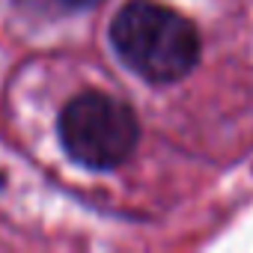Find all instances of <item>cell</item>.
I'll return each instance as SVG.
<instances>
[{"instance_id": "cell-2", "label": "cell", "mask_w": 253, "mask_h": 253, "mask_svg": "<svg viewBox=\"0 0 253 253\" xmlns=\"http://www.w3.org/2000/svg\"><path fill=\"white\" fill-rule=\"evenodd\" d=\"M66 155L95 173L116 170L128 161L140 140V122L131 104L107 92L86 89L66 101L57 119Z\"/></svg>"}, {"instance_id": "cell-3", "label": "cell", "mask_w": 253, "mask_h": 253, "mask_svg": "<svg viewBox=\"0 0 253 253\" xmlns=\"http://www.w3.org/2000/svg\"><path fill=\"white\" fill-rule=\"evenodd\" d=\"M63 6H69V9H86V6H95L98 0H60Z\"/></svg>"}, {"instance_id": "cell-1", "label": "cell", "mask_w": 253, "mask_h": 253, "mask_svg": "<svg viewBox=\"0 0 253 253\" xmlns=\"http://www.w3.org/2000/svg\"><path fill=\"white\" fill-rule=\"evenodd\" d=\"M110 45L125 66L155 86L188 78L203 48L194 21L158 0H128L119 6L110 21Z\"/></svg>"}]
</instances>
